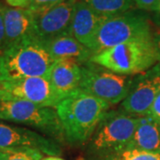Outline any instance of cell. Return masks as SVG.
<instances>
[{"mask_svg": "<svg viewBox=\"0 0 160 160\" xmlns=\"http://www.w3.org/2000/svg\"><path fill=\"white\" fill-rule=\"evenodd\" d=\"M110 105L78 90L63 99L56 107L65 141L83 145L91 139Z\"/></svg>", "mask_w": 160, "mask_h": 160, "instance_id": "1", "label": "cell"}, {"mask_svg": "<svg viewBox=\"0 0 160 160\" xmlns=\"http://www.w3.org/2000/svg\"><path fill=\"white\" fill-rule=\"evenodd\" d=\"M5 80L47 78L56 62L46 43L36 36L7 47L1 53Z\"/></svg>", "mask_w": 160, "mask_h": 160, "instance_id": "2", "label": "cell"}, {"mask_svg": "<svg viewBox=\"0 0 160 160\" xmlns=\"http://www.w3.org/2000/svg\"><path fill=\"white\" fill-rule=\"evenodd\" d=\"M90 61L117 74L142 73L158 62L154 37L119 44L93 55Z\"/></svg>", "mask_w": 160, "mask_h": 160, "instance_id": "3", "label": "cell"}, {"mask_svg": "<svg viewBox=\"0 0 160 160\" xmlns=\"http://www.w3.org/2000/svg\"><path fill=\"white\" fill-rule=\"evenodd\" d=\"M150 37L153 36L146 17L135 12H126L103 22L90 50L95 55L119 44Z\"/></svg>", "mask_w": 160, "mask_h": 160, "instance_id": "4", "label": "cell"}, {"mask_svg": "<svg viewBox=\"0 0 160 160\" xmlns=\"http://www.w3.org/2000/svg\"><path fill=\"white\" fill-rule=\"evenodd\" d=\"M1 119L32 126L56 141H65L56 109L22 100L0 101Z\"/></svg>", "mask_w": 160, "mask_h": 160, "instance_id": "5", "label": "cell"}, {"mask_svg": "<svg viewBox=\"0 0 160 160\" xmlns=\"http://www.w3.org/2000/svg\"><path fill=\"white\" fill-rule=\"evenodd\" d=\"M79 90L111 105L123 102L128 95L133 78L117 74L91 61L81 65Z\"/></svg>", "mask_w": 160, "mask_h": 160, "instance_id": "6", "label": "cell"}, {"mask_svg": "<svg viewBox=\"0 0 160 160\" xmlns=\"http://www.w3.org/2000/svg\"><path fill=\"white\" fill-rule=\"evenodd\" d=\"M139 123V117L125 111H108L88 142L90 155L109 152L127 146Z\"/></svg>", "mask_w": 160, "mask_h": 160, "instance_id": "7", "label": "cell"}, {"mask_svg": "<svg viewBox=\"0 0 160 160\" xmlns=\"http://www.w3.org/2000/svg\"><path fill=\"white\" fill-rule=\"evenodd\" d=\"M22 100L43 107L56 109L63 99L53 90L47 78L5 80L0 84V101Z\"/></svg>", "mask_w": 160, "mask_h": 160, "instance_id": "8", "label": "cell"}, {"mask_svg": "<svg viewBox=\"0 0 160 160\" xmlns=\"http://www.w3.org/2000/svg\"><path fill=\"white\" fill-rule=\"evenodd\" d=\"M160 92V64L133 78L131 89L122 102L121 109L133 117L149 114Z\"/></svg>", "mask_w": 160, "mask_h": 160, "instance_id": "9", "label": "cell"}, {"mask_svg": "<svg viewBox=\"0 0 160 160\" xmlns=\"http://www.w3.org/2000/svg\"><path fill=\"white\" fill-rule=\"evenodd\" d=\"M77 0H64L55 6L32 12L34 31L44 42L69 31Z\"/></svg>", "mask_w": 160, "mask_h": 160, "instance_id": "10", "label": "cell"}, {"mask_svg": "<svg viewBox=\"0 0 160 160\" xmlns=\"http://www.w3.org/2000/svg\"><path fill=\"white\" fill-rule=\"evenodd\" d=\"M31 148L49 156L61 154V149L54 140L23 127L0 123V149Z\"/></svg>", "mask_w": 160, "mask_h": 160, "instance_id": "11", "label": "cell"}, {"mask_svg": "<svg viewBox=\"0 0 160 160\" xmlns=\"http://www.w3.org/2000/svg\"><path fill=\"white\" fill-rule=\"evenodd\" d=\"M106 19L108 18L99 15L84 1H77L69 34L90 49L98 30Z\"/></svg>", "mask_w": 160, "mask_h": 160, "instance_id": "12", "label": "cell"}, {"mask_svg": "<svg viewBox=\"0 0 160 160\" xmlns=\"http://www.w3.org/2000/svg\"><path fill=\"white\" fill-rule=\"evenodd\" d=\"M47 78L55 92L65 99L79 90L82 79L81 65L71 60H57Z\"/></svg>", "mask_w": 160, "mask_h": 160, "instance_id": "13", "label": "cell"}, {"mask_svg": "<svg viewBox=\"0 0 160 160\" xmlns=\"http://www.w3.org/2000/svg\"><path fill=\"white\" fill-rule=\"evenodd\" d=\"M4 24L6 31V49L26 38L36 36L33 13L27 8L5 7Z\"/></svg>", "mask_w": 160, "mask_h": 160, "instance_id": "14", "label": "cell"}, {"mask_svg": "<svg viewBox=\"0 0 160 160\" xmlns=\"http://www.w3.org/2000/svg\"><path fill=\"white\" fill-rule=\"evenodd\" d=\"M51 55L57 60H71L80 65L87 62L93 56L92 52L81 44L69 32L45 42Z\"/></svg>", "mask_w": 160, "mask_h": 160, "instance_id": "15", "label": "cell"}, {"mask_svg": "<svg viewBox=\"0 0 160 160\" xmlns=\"http://www.w3.org/2000/svg\"><path fill=\"white\" fill-rule=\"evenodd\" d=\"M128 146L149 152H160V124L149 115L139 117V123Z\"/></svg>", "mask_w": 160, "mask_h": 160, "instance_id": "16", "label": "cell"}, {"mask_svg": "<svg viewBox=\"0 0 160 160\" xmlns=\"http://www.w3.org/2000/svg\"><path fill=\"white\" fill-rule=\"evenodd\" d=\"M82 160H160V152H149L126 146L124 148L90 155L88 158Z\"/></svg>", "mask_w": 160, "mask_h": 160, "instance_id": "17", "label": "cell"}, {"mask_svg": "<svg viewBox=\"0 0 160 160\" xmlns=\"http://www.w3.org/2000/svg\"><path fill=\"white\" fill-rule=\"evenodd\" d=\"M99 15L110 18L123 14L133 6L134 0H82Z\"/></svg>", "mask_w": 160, "mask_h": 160, "instance_id": "18", "label": "cell"}, {"mask_svg": "<svg viewBox=\"0 0 160 160\" xmlns=\"http://www.w3.org/2000/svg\"><path fill=\"white\" fill-rule=\"evenodd\" d=\"M43 153L31 148L0 149V160H41Z\"/></svg>", "mask_w": 160, "mask_h": 160, "instance_id": "19", "label": "cell"}, {"mask_svg": "<svg viewBox=\"0 0 160 160\" xmlns=\"http://www.w3.org/2000/svg\"><path fill=\"white\" fill-rule=\"evenodd\" d=\"M62 1L64 0H31L29 7L27 9L32 12L40 11V10H44V9L55 6Z\"/></svg>", "mask_w": 160, "mask_h": 160, "instance_id": "20", "label": "cell"}, {"mask_svg": "<svg viewBox=\"0 0 160 160\" xmlns=\"http://www.w3.org/2000/svg\"><path fill=\"white\" fill-rule=\"evenodd\" d=\"M136 6L146 11H158L160 0H134Z\"/></svg>", "mask_w": 160, "mask_h": 160, "instance_id": "21", "label": "cell"}, {"mask_svg": "<svg viewBox=\"0 0 160 160\" xmlns=\"http://www.w3.org/2000/svg\"><path fill=\"white\" fill-rule=\"evenodd\" d=\"M4 12H5V6L0 5V54L5 51L6 46V31H5V24H4Z\"/></svg>", "mask_w": 160, "mask_h": 160, "instance_id": "22", "label": "cell"}, {"mask_svg": "<svg viewBox=\"0 0 160 160\" xmlns=\"http://www.w3.org/2000/svg\"><path fill=\"white\" fill-rule=\"evenodd\" d=\"M148 115H149L153 119H155L158 124H160V92L155 99L153 105H152Z\"/></svg>", "mask_w": 160, "mask_h": 160, "instance_id": "23", "label": "cell"}, {"mask_svg": "<svg viewBox=\"0 0 160 160\" xmlns=\"http://www.w3.org/2000/svg\"><path fill=\"white\" fill-rule=\"evenodd\" d=\"M6 3L14 8H28L31 0H6Z\"/></svg>", "mask_w": 160, "mask_h": 160, "instance_id": "24", "label": "cell"}, {"mask_svg": "<svg viewBox=\"0 0 160 160\" xmlns=\"http://www.w3.org/2000/svg\"><path fill=\"white\" fill-rule=\"evenodd\" d=\"M154 44L158 56V63L160 64V33L154 37Z\"/></svg>", "mask_w": 160, "mask_h": 160, "instance_id": "25", "label": "cell"}, {"mask_svg": "<svg viewBox=\"0 0 160 160\" xmlns=\"http://www.w3.org/2000/svg\"><path fill=\"white\" fill-rule=\"evenodd\" d=\"M3 81H5V75H4L3 66H2V59H1V54H0V84Z\"/></svg>", "mask_w": 160, "mask_h": 160, "instance_id": "26", "label": "cell"}, {"mask_svg": "<svg viewBox=\"0 0 160 160\" xmlns=\"http://www.w3.org/2000/svg\"><path fill=\"white\" fill-rule=\"evenodd\" d=\"M41 160H64L61 158H58L56 156H48L46 158H43Z\"/></svg>", "mask_w": 160, "mask_h": 160, "instance_id": "27", "label": "cell"}, {"mask_svg": "<svg viewBox=\"0 0 160 160\" xmlns=\"http://www.w3.org/2000/svg\"><path fill=\"white\" fill-rule=\"evenodd\" d=\"M158 11L160 12V3H159V7H158Z\"/></svg>", "mask_w": 160, "mask_h": 160, "instance_id": "28", "label": "cell"}, {"mask_svg": "<svg viewBox=\"0 0 160 160\" xmlns=\"http://www.w3.org/2000/svg\"><path fill=\"white\" fill-rule=\"evenodd\" d=\"M0 118H1V117H0Z\"/></svg>", "mask_w": 160, "mask_h": 160, "instance_id": "29", "label": "cell"}]
</instances>
